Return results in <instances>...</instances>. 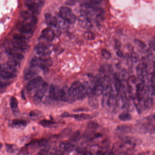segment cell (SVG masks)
Returning a JSON list of instances; mask_svg holds the SVG:
<instances>
[{
  "label": "cell",
  "instance_id": "cell-1",
  "mask_svg": "<svg viewBox=\"0 0 155 155\" xmlns=\"http://www.w3.org/2000/svg\"><path fill=\"white\" fill-rule=\"evenodd\" d=\"M51 60L47 56L44 57H33L30 62V65L32 67H39L44 71H47L51 65Z\"/></svg>",
  "mask_w": 155,
  "mask_h": 155
},
{
  "label": "cell",
  "instance_id": "cell-2",
  "mask_svg": "<svg viewBox=\"0 0 155 155\" xmlns=\"http://www.w3.org/2000/svg\"><path fill=\"white\" fill-rule=\"evenodd\" d=\"M59 15L69 24H74L76 20V16L69 7H61L59 9Z\"/></svg>",
  "mask_w": 155,
  "mask_h": 155
},
{
  "label": "cell",
  "instance_id": "cell-3",
  "mask_svg": "<svg viewBox=\"0 0 155 155\" xmlns=\"http://www.w3.org/2000/svg\"><path fill=\"white\" fill-rule=\"evenodd\" d=\"M45 20L47 25L50 27L52 31L56 35L60 34V28L58 25L57 19L55 17L49 14H46L45 16Z\"/></svg>",
  "mask_w": 155,
  "mask_h": 155
},
{
  "label": "cell",
  "instance_id": "cell-4",
  "mask_svg": "<svg viewBox=\"0 0 155 155\" xmlns=\"http://www.w3.org/2000/svg\"><path fill=\"white\" fill-rule=\"evenodd\" d=\"M128 91L130 95L132 98H135L137 97V85L138 81L135 76H131L129 77L127 81Z\"/></svg>",
  "mask_w": 155,
  "mask_h": 155
},
{
  "label": "cell",
  "instance_id": "cell-5",
  "mask_svg": "<svg viewBox=\"0 0 155 155\" xmlns=\"http://www.w3.org/2000/svg\"><path fill=\"white\" fill-rule=\"evenodd\" d=\"M81 84V83L79 81H75L72 83L70 87L68 89V102H72L76 99H78V90Z\"/></svg>",
  "mask_w": 155,
  "mask_h": 155
},
{
  "label": "cell",
  "instance_id": "cell-6",
  "mask_svg": "<svg viewBox=\"0 0 155 155\" xmlns=\"http://www.w3.org/2000/svg\"><path fill=\"white\" fill-rule=\"evenodd\" d=\"M80 13L81 15L79 17V22L80 25L84 28H91L93 25L91 23L90 16L88 13L82 10L80 12Z\"/></svg>",
  "mask_w": 155,
  "mask_h": 155
},
{
  "label": "cell",
  "instance_id": "cell-7",
  "mask_svg": "<svg viewBox=\"0 0 155 155\" xmlns=\"http://www.w3.org/2000/svg\"><path fill=\"white\" fill-rule=\"evenodd\" d=\"M127 95L125 93V86L123 85L121 90L118 93L116 96V105L121 108H123L125 107L127 104Z\"/></svg>",
  "mask_w": 155,
  "mask_h": 155
},
{
  "label": "cell",
  "instance_id": "cell-8",
  "mask_svg": "<svg viewBox=\"0 0 155 155\" xmlns=\"http://www.w3.org/2000/svg\"><path fill=\"white\" fill-rule=\"evenodd\" d=\"M137 71L138 80L145 81V78L148 76L147 65L146 62L143 61L140 63L137 66Z\"/></svg>",
  "mask_w": 155,
  "mask_h": 155
},
{
  "label": "cell",
  "instance_id": "cell-9",
  "mask_svg": "<svg viewBox=\"0 0 155 155\" xmlns=\"http://www.w3.org/2000/svg\"><path fill=\"white\" fill-rule=\"evenodd\" d=\"M44 1H26L25 4L28 9L33 14H37L40 7L43 5Z\"/></svg>",
  "mask_w": 155,
  "mask_h": 155
},
{
  "label": "cell",
  "instance_id": "cell-10",
  "mask_svg": "<svg viewBox=\"0 0 155 155\" xmlns=\"http://www.w3.org/2000/svg\"><path fill=\"white\" fill-rule=\"evenodd\" d=\"M48 89V84L46 82H43L38 88L37 93L34 96V100L36 102H41L44 96L47 92Z\"/></svg>",
  "mask_w": 155,
  "mask_h": 155
},
{
  "label": "cell",
  "instance_id": "cell-11",
  "mask_svg": "<svg viewBox=\"0 0 155 155\" xmlns=\"http://www.w3.org/2000/svg\"><path fill=\"white\" fill-rule=\"evenodd\" d=\"M42 78L41 76H37L30 80L26 85V88L28 91L33 90L34 89L39 88L42 84Z\"/></svg>",
  "mask_w": 155,
  "mask_h": 155
},
{
  "label": "cell",
  "instance_id": "cell-12",
  "mask_svg": "<svg viewBox=\"0 0 155 155\" xmlns=\"http://www.w3.org/2000/svg\"><path fill=\"white\" fill-rule=\"evenodd\" d=\"M35 51L37 54L40 55L41 57L47 56L50 53L48 47L44 44H38L35 47Z\"/></svg>",
  "mask_w": 155,
  "mask_h": 155
},
{
  "label": "cell",
  "instance_id": "cell-13",
  "mask_svg": "<svg viewBox=\"0 0 155 155\" xmlns=\"http://www.w3.org/2000/svg\"><path fill=\"white\" fill-rule=\"evenodd\" d=\"M18 105V103L16 98L13 97H11L10 99V106L13 113L16 116H18L20 115V111Z\"/></svg>",
  "mask_w": 155,
  "mask_h": 155
},
{
  "label": "cell",
  "instance_id": "cell-14",
  "mask_svg": "<svg viewBox=\"0 0 155 155\" xmlns=\"http://www.w3.org/2000/svg\"><path fill=\"white\" fill-rule=\"evenodd\" d=\"M35 22H31L30 23H26L22 26L19 29L20 32L23 34L32 33L34 29Z\"/></svg>",
  "mask_w": 155,
  "mask_h": 155
},
{
  "label": "cell",
  "instance_id": "cell-15",
  "mask_svg": "<svg viewBox=\"0 0 155 155\" xmlns=\"http://www.w3.org/2000/svg\"><path fill=\"white\" fill-rule=\"evenodd\" d=\"M59 91L53 85H51L49 89V98L52 100H58L59 99Z\"/></svg>",
  "mask_w": 155,
  "mask_h": 155
},
{
  "label": "cell",
  "instance_id": "cell-16",
  "mask_svg": "<svg viewBox=\"0 0 155 155\" xmlns=\"http://www.w3.org/2000/svg\"><path fill=\"white\" fill-rule=\"evenodd\" d=\"M42 35L45 39L49 41H53L56 35L50 28H47L43 30Z\"/></svg>",
  "mask_w": 155,
  "mask_h": 155
},
{
  "label": "cell",
  "instance_id": "cell-17",
  "mask_svg": "<svg viewBox=\"0 0 155 155\" xmlns=\"http://www.w3.org/2000/svg\"><path fill=\"white\" fill-rule=\"evenodd\" d=\"M12 44L15 48L21 51L26 50L28 48V45L26 44V41H24L14 40L12 41Z\"/></svg>",
  "mask_w": 155,
  "mask_h": 155
},
{
  "label": "cell",
  "instance_id": "cell-18",
  "mask_svg": "<svg viewBox=\"0 0 155 155\" xmlns=\"http://www.w3.org/2000/svg\"><path fill=\"white\" fill-rule=\"evenodd\" d=\"M114 82L113 86L115 88L116 93H118L121 90V88H122V81H121L120 78L119 77V76H117L116 75L114 76Z\"/></svg>",
  "mask_w": 155,
  "mask_h": 155
},
{
  "label": "cell",
  "instance_id": "cell-19",
  "mask_svg": "<svg viewBox=\"0 0 155 155\" xmlns=\"http://www.w3.org/2000/svg\"><path fill=\"white\" fill-rule=\"evenodd\" d=\"M87 95V91L85 85L81 84L79 87L78 93V99L81 100L86 97Z\"/></svg>",
  "mask_w": 155,
  "mask_h": 155
},
{
  "label": "cell",
  "instance_id": "cell-20",
  "mask_svg": "<svg viewBox=\"0 0 155 155\" xmlns=\"http://www.w3.org/2000/svg\"><path fill=\"white\" fill-rule=\"evenodd\" d=\"M26 121L21 119H15L12 121V125L15 127L18 128L25 127H26Z\"/></svg>",
  "mask_w": 155,
  "mask_h": 155
},
{
  "label": "cell",
  "instance_id": "cell-21",
  "mask_svg": "<svg viewBox=\"0 0 155 155\" xmlns=\"http://www.w3.org/2000/svg\"><path fill=\"white\" fill-rule=\"evenodd\" d=\"M74 146L71 143L62 142L59 145L60 149L62 151H68L74 148Z\"/></svg>",
  "mask_w": 155,
  "mask_h": 155
},
{
  "label": "cell",
  "instance_id": "cell-22",
  "mask_svg": "<svg viewBox=\"0 0 155 155\" xmlns=\"http://www.w3.org/2000/svg\"><path fill=\"white\" fill-rule=\"evenodd\" d=\"M37 75V73L32 69H26L24 72V78L26 80H30L32 79L35 75Z\"/></svg>",
  "mask_w": 155,
  "mask_h": 155
},
{
  "label": "cell",
  "instance_id": "cell-23",
  "mask_svg": "<svg viewBox=\"0 0 155 155\" xmlns=\"http://www.w3.org/2000/svg\"><path fill=\"white\" fill-rule=\"evenodd\" d=\"M1 76L3 79H7L16 78V75L15 73H13V72H7V71H4L3 70H1Z\"/></svg>",
  "mask_w": 155,
  "mask_h": 155
},
{
  "label": "cell",
  "instance_id": "cell-24",
  "mask_svg": "<svg viewBox=\"0 0 155 155\" xmlns=\"http://www.w3.org/2000/svg\"><path fill=\"white\" fill-rule=\"evenodd\" d=\"M72 118H74L76 120L78 121H83L91 119L92 116L89 114H80L73 115Z\"/></svg>",
  "mask_w": 155,
  "mask_h": 155
},
{
  "label": "cell",
  "instance_id": "cell-25",
  "mask_svg": "<svg viewBox=\"0 0 155 155\" xmlns=\"http://www.w3.org/2000/svg\"><path fill=\"white\" fill-rule=\"evenodd\" d=\"M7 64L15 72H16V69L20 67L19 63L13 58H12L8 60Z\"/></svg>",
  "mask_w": 155,
  "mask_h": 155
},
{
  "label": "cell",
  "instance_id": "cell-26",
  "mask_svg": "<svg viewBox=\"0 0 155 155\" xmlns=\"http://www.w3.org/2000/svg\"><path fill=\"white\" fill-rule=\"evenodd\" d=\"M59 99L62 102H68V90H66L65 89H63L60 90Z\"/></svg>",
  "mask_w": 155,
  "mask_h": 155
},
{
  "label": "cell",
  "instance_id": "cell-27",
  "mask_svg": "<svg viewBox=\"0 0 155 155\" xmlns=\"http://www.w3.org/2000/svg\"><path fill=\"white\" fill-rule=\"evenodd\" d=\"M122 81H127L129 79V73L128 72L127 70L123 69L122 71H121L120 73V75H118Z\"/></svg>",
  "mask_w": 155,
  "mask_h": 155
},
{
  "label": "cell",
  "instance_id": "cell-28",
  "mask_svg": "<svg viewBox=\"0 0 155 155\" xmlns=\"http://www.w3.org/2000/svg\"><path fill=\"white\" fill-rule=\"evenodd\" d=\"M7 53L12 56V57L13 59L16 60H22L24 58V56L20 53H15L14 51H12V50H8Z\"/></svg>",
  "mask_w": 155,
  "mask_h": 155
},
{
  "label": "cell",
  "instance_id": "cell-29",
  "mask_svg": "<svg viewBox=\"0 0 155 155\" xmlns=\"http://www.w3.org/2000/svg\"><path fill=\"white\" fill-rule=\"evenodd\" d=\"M47 143V141L46 140H40L39 141H34L31 145L35 148H37L39 147H42L46 146Z\"/></svg>",
  "mask_w": 155,
  "mask_h": 155
},
{
  "label": "cell",
  "instance_id": "cell-30",
  "mask_svg": "<svg viewBox=\"0 0 155 155\" xmlns=\"http://www.w3.org/2000/svg\"><path fill=\"white\" fill-rule=\"evenodd\" d=\"M57 19L58 22V25L59 26L60 28L61 29H66L67 28V23L66 21H65L62 18L60 17L59 15H58L57 18H56Z\"/></svg>",
  "mask_w": 155,
  "mask_h": 155
},
{
  "label": "cell",
  "instance_id": "cell-31",
  "mask_svg": "<svg viewBox=\"0 0 155 155\" xmlns=\"http://www.w3.org/2000/svg\"><path fill=\"white\" fill-rule=\"evenodd\" d=\"M56 124V122L50 120H42L39 122V124L44 127H49Z\"/></svg>",
  "mask_w": 155,
  "mask_h": 155
},
{
  "label": "cell",
  "instance_id": "cell-32",
  "mask_svg": "<svg viewBox=\"0 0 155 155\" xmlns=\"http://www.w3.org/2000/svg\"><path fill=\"white\" fill-rule=\"evenodd\" d=\"M119 118L121 121L123 122H127V121H129L131 120L132 118L131 115L128 113H121L120 115L119 116Z\"/></svg>",
  "mask_w": 155,
  "mask_h": 155
},
{
  "label": "cell",
  "instance_id": "cell-33",
  "mask_svg": "<svg viewBox=\"0 0 155 155\" xmlns=\"http://www.w3.org/2000/svg\"><path fill=\"white\" fill-rule=\"evenodd\" d=\"M135 44H136L137 47H138V48L141 50H145V49L146 48V44L141 40L135 39Z\"/></svg>",
  "mask_w": 155,
  "mask_h": 155
},
{
  "label": "cell",
  "instance_id": "cell-34",
  "mask_svg": "<svg viewBox=\"0 0 155 155\" xmlns=\"http://www.w3.org/2000/svg\"><path fill=\"white\" fill-rule=\"evenodd\" d=\"M6 147L7 152L11 153L15 152L16 150L17 149V146L16 145H12V144H6Z\"/></svg>",
  "mask_w": 155,
  "mask_h": 155
},
{
  "label": "cell",
  "instance_id": "cell-35",
  "mask_svg": "<svg viewBox=\"0 0 155 155\" xmlns=\"http://www.w3.org/2000/svg\"><path fill=\"white\" fill-rule=\"evenodd\" d=\"M101 54L103 57L106 60H108L110 59L111 57V54L109 51L106 50V49H102L101 51Z\"/></svg>",
  "mask_w": 155,
  "mask_h": 155
},
{
  "label": "cell",
  "instance_id": "cell-36",
  "mask_svg": "<svg viewBox=\"0 0 155 155\" xmlns=\"http://www.w3.org/2000/svg\"><path fill=\"white\" fill-rule=\"evenodd\" d=\"M80 135H81V133H80V132L79 131L74 132V133L72 134V137H71V140L73 141H76V140H78V139H79V137H80Z\"/></svg>",
  "mask_w": 155,
  "mask_h": 155
},
{
  "label": "cell",
  "instance_id": "cell-37",
  "mask_svg": "<svg viewBox=\"0 0 155 155\" xmlns=\"http://www.w3.org/2000/svg\"><path fill=\"white\" fill-rule=\"evenodd\" d=\"M41 112L39 111H32L29 113V115L32 118H36L41 115Z\"/></svg>",
  "mask_w": 155,
  "mask_h": 155
},
{
  "label": "cell",
  "instance_id": "cell-38",
  "mask_svg": "<svg viewBox=\"0 0 155 155\" xmlns=\"http://www.w3.org/2000/svg\"><path fill=\"white\" fill-rule=\"evenodd\" d=\"M21 15L23 18L26 20H28L29 19H32L33 16H31L30 13L26 11H23L21 13Z\"/></svg>",
  "mask_w": 155,
  "mask_h": 155
},
{
  "label": "cell",
  "instance_id": "cell-39",
  "mask_svg": "<svg viewBox=\"0 0 155 155\" xmlns=\"http://www.w3.org/2000/svg\"><path fill=\"white\" fill-rule=\"evenodd\" d=\"M131 60L133 63H136L138 61L139 57L138 56L136 53L133 52L131 53Z\"/></svg>",
  "mask_w": 155,
  "mask_h": 155
},
{
  "label": "cell",
  "instance_id": "cell-40",
  "mask_svg": "<svg viewBox=\"0 0 155 155\" xmlns=\"http://www.w3.org/2000/svg\"><path fill=\"white\" fill-rule=\"evenodd\" d=\"M98 127V125L97 123L93 122V121H91V122H89L87 124V127L89 129H95L97 128V127Z\"/></svg>",
  "mask_w": 155,
  "mask_h": 155
},
{
  "label": "cell",
  "instance_id": "cell-41",
  "mask_svg": "<svg viewBox=\"0 0 155 155\" xmlns=\"http://www.w3.org/2000/svg\"><path fill=\"white\" fill-rule=\"evenodd\" d=\"M150 48L155 51V37L153 38L149 43Z\"/></svg>",
  "mask_w": 155,
  "mask_h": 155
},
{
  "label": "cell",
  "instance_id": "cell-42",
  "mask_svg": "<svg viewBox=\"0 0 155 155\" xmlns=\"http://www.w3.org/2000/svg\"><path fill=\"white\" fill-rule=\"evenodd\" d=\"M88 109L86 108H83V107H80L78 108L75 109L73 110V112H87L88 111Z\"/></svg>",
  "mask_w": 155,
  "mask_h": 155
},
{
  "label": "cell",
  "instance_id": "cell-43",
  "mask_svg": "<svg viewBox=\"0 0 155 155\" xmlns=\"http://www.w3.org/2000/svg\"><path fill=\"white\" fill-rule=\"evenodd\" d=\"M85 37L87 38V39H90V40L93 39V34H92L91 32H86L85 34Z\"/></svg>",
  "mask_w": 155,
  "mask_h": 155
},
{
  "label": "cell",
  "instance_id": "cell-44",
  "mask_svg": "<svg viewBox=\"0 0 155 155\" xmlns=\"http://www.w3.org/2000/svg\"><path fill=\"white\" fill-rule=\"evenodd\" d=\"M71 132V129L66 128V129H64V130H63L62 132V134L63 135H64V136H67Z\"/></svg>",
  "mask_w": 155,
  "mask_h": 155
},
{
  "label": "cell",
  "instance_id": "cell-45",
  "mask_svg": "<svg viewBox=\"0 0 155 155\" xmlns=\"http://www.w3.org/2000/svg\"><path fill=\"white\" fill-rule=\"evenodd\" d=\"M72 114H70V113H68V112H64V113H62L61 115V116L62 118H72Z\"/></svg>",
  "mask_w": 155,
  "mask_h": 155
},
{
  "label": "cell",
  "instance_id": "cell-46",
  "mask_svg": "<svg viewBox=\"0 0 155 155\" xmlns=\"http://www.w3.org/2000/svg\"><path fill=\"white\" fill-rule=\"evenodd\" d=\"M65 3L68 6H73L76 4V1H66Z\"/></svg>",
  "mask_w": 155,
  "mask_h": 155
},
{
  "label": "cell",
  "instance_id": "cell-47",
  "mask_svg": "<svg viewBox=\"0 0 155 155\" xmlns=\"http://www.w3.org/2000/svg\"><path fill=\"white\" fill-rule=\"evenodd\" d=\"M116 54H117V55H118V56L119 57H123V56H124L122 51H120V49H119V50H118V51L116 52Z\"/></svg>",
  "mask_w": 155,
  "mask_h": 155
},
{
  "label": "cell",
  "instance_id": "cell-48",
  "mask_svg": "<svg viewBox=\"0 0 155 155\" xmlns=\"http://www.w3.org/2000/svg\"><path fill=\"white\" fill-rule=\"evenodd\" d=\"M22 98L23 100H25L26 99V98L25 96V94H24V91H22Z\"/></svg>",
  "mask_w": 155,
  "mask_h": 155
}]
</instances>
